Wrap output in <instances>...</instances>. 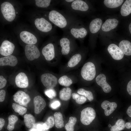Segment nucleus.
Returning a JSON list of instances; mask_svg holds the SVG:
<instances>
[{
	"label": "nucleus",
	"mask_w": 131,
	"mask_h": 131,
	"mask_svg": "<svg viewBox=\"0 0 131 131\" xmlns=\"http://www.w3.org/2000/svg\"><path fill=\"white\" fill-rule=\"evenodd\" d=\"M125 127L128 129L131 128V123L130 122H127L125 124Z\"/></svg>",
	"instance_id": "obj_46"
},
{
	"label": "nucleus",
	"mask_w": 131,
	"mask_h": 131,
	"mask_svg": "<svg viewBox=\"0 0 131 131\" xmlns=\"http://www.w3.org/2000/svg\"><path fill=\"white\" fill-rule=\"evenodd\" d=\"M101 106L104 110L105 115L108 116L111 114L116 108L117 105L115 102H110L108 100H105L101 103Z\"/></svg>",
	"instance_id": "obj_20"
},
{
	"label": "nucleus",
	"mask_w": 131,
	"mask_h": 131,
	"mask_svg": "<svg viewBox=\"0 0 131 131\" xmlns=\"http://www.w3.org/2000/svg\"><path fill=\"white\" fill-rule=\"evenodd\" d=\"M48 17L51 22L66 31L72 23L77 19L70 14L56 10L50 11Z\"/></svg>",
	"instance_id": "obj_1"
},
{
	"label": "nucleus",
	"mask_w": 131,
	"mask_h": 131,
	"mask_svg": "<svg viewBox=\"0 0 131 131\" xmlns=\"http://www.w3.org/2000/svg\"><path fill=\"white\" fill-rule=\"evenodd\" d=\"M77 121V119L75 117H70L68 122L66 124L65 126L66 131H74V126Z\"/></svg>",
	"instance_id": "obj_31"
},
{
	"label": "nucleus",
	"mask_w": 131,
	"mask_h": 131,
	"mask_svg": "<svg viewBox=\"0 0 131 131\" xmlns=\"http://www.w3.org/2000/svg\"><path fill=\"white\" fill-rule=\"evenodd\" d=\"M14 44L7 40L3 41L0 47V53L2 55L6 56L11 55L15 49Z\"/></svg>",
	"instance_id": "obj_15"
},
{
	"label": "nucleus",
	"mask_w": 131,
	"mask_h": 131,
	"mask_svg": "<svg viewBox=\"0 0 131 131\" xmlns=\"http://www.w3.org/2000/svg\"><path fill=\"white\" fill-rule=\"evenodd\" d=\"M34 112L36 114L40 113L46 105L44 99L40 96L35 97L33 99Z\"/></svg>",
	"instance_id": "obj_19"
},
{
	"label": "nucleus",
	"mask_w": 131,
	"mask_h": 131,
	"mask_svg": "<svg viewBox=\"0 0 131 131\" xmlns=\"http://www.w3.org/2000/svg\"><path fill=\"white\" fill-rule=\"evenodd\" d=\"M119 47L124 54L127 55H131V43L129 41L124 40L119 44Z\"/></svg>",
	"instance_id": "obj_25"
},
{
	"label": "nucleus",
	"mask_w": 131,
	"mask_h": 131,
	"mask_svg": "<svg viewBox=\"0 0 131 131\" xmlns=\"http://www.w3.org/2000/svg\"><path fill=\"white\" fill-rule=\"evenodd\" d=\"M127 90L129 94L131 96V80L127 84Z\"/></svg>",
	"instance_id": "obj_43"
},
{
	"label": "nucleus",
	"mask_w": 131,
	"mask_h": 131,
	"mask_svg": "<svg viewBox=\"0 0 131 131\" xmlns=\"http://www.w3.org/2000/svg\"><path fill=\"white\" fill-rule=\"evenodd\" d=\"M96 116L94 110L91 107H87L82 111L80 120L83 125H87L90 124L95 119Z\"/></svg>",
	"instance_id": "obj_6"
},
{
	"label": "nucleus",
	"mask_w": 131,
	"mask_h": 131,
	"mask_svg": "<svg viewBox=\"0 0 131 131\" xmlns=\"http://www.w3.org/2000/svg\"><path fill=\"white\" fill-rule=\"evenodd\" d=\"M12 108L14 111L18 113L19 115H22L25 114L27 111L26 108L20 105L13 103L12 105Z\"/></svg>",
	"instance_id": "obj_36"
},
{
	"label": "nucleus",
	"mask_w": 131,
	"mask_h": 131,
	"mask_svg": "<svg viewBox=\"0 0 131 131\" xmlns=\"http://www.w3.org/2000/svg\"><path fill=\"white\" fill-rule=\"evenodd\" d=\"M5 123L4 119L2 118H0V130L2 129L3 127L4 126Z\"/></svg>",
	"instance_id": "obj_44"
},
{
	"label": "nucleus",
	"mask_w": 131,
	"mask_h": 131,
	"mask_svg": "<svg viewBox=\"0 0 131 131\" xmlns=\"http://www.w3.org/2000/svg\"><path fill=\"white\" fill-rule=\"evenodd\" d=\"M71 97L72 98L75 100L76 102L78 104H83L87 100V98L75 92L72 93Z\"/></svg>",
	"instance_id": "obj_35"
},
{
	"label": "nucleus",
	"mask_w": 131,
	"mask_h": 131,
	"mask_svg": "<svg viewBox=\"0 0 131 131\" xmlns=\"http://www.w3.org/2000/svg\"><path fill=\"white\" fill-rule=\"evenodd\" d=\"M37 129L38 130L40 131H41V130H43L42 125L38 124L37 125Z\"/></svg>",
	"instance_id": "obj_47"
},
{
	"label": "nucleus",
	"mask_w": 131,
	"mask_h": 131,
	"mask_svg": "<svg viewBox=\"0 0 131 131\" xmlns=\"http://www.w3.org/2000/svg\"><path fill=\"white\" fill-rule=\"evenodd\" d=\"M6 95V92L4 90H1L0 91V101L3 102L4 100Z\"/></svg>",
	"instance_id": "obj_41"
},
{
	"label": "nucleus",
	"mask_w": 131,
	"mask_h": 131,
	"mask_svg": "<svg viewBox=\"0 0 131 131\" xmlns=\"http://www.w3.org/2000/svg\"><path fill=\"white\" fill-rule=\"evenodd\" d=\"M74 0H64L65 3H66V4H69L72 3Z\"/></svg>",
	"instance_id": "obj_48"
},
{
	"label": "nucleus",
	"mask_w": 131,
	"mask_h": 131,
	"mask_svg": "<svg viewBox=\"0 0 131 131\" xmlns=\"http://www.w3.org/2000/svg\"><path fill=\"white\" fill-rule=\"evenodd\" d=\"M74 77L70 75L64 74L61 75L58 79V83L60 85L68 87L71 85L73 82Z\"/></svg>",
	"instance_id": "obj_23"
},
{
	"label": "nucleus",
	"mask_w": 131,
	"mask_h": 131,
	"mask_svg": "<svg viewBox=\"0 0 131 131\" xmlns=\"http://www.w3.org/2000/svg\"><path fill=\"white\" fill-rule=\"evenodd\" d=\"M82 58V56L79 49L77 50L71 56L66 65V68L69 70L76 67L79 64Z\"/></svg>",
	"instance_id": "obj_12"
},
{
	"label": "nucleus",
	"mask_w": 131,
	"mask_h": 131,
	"mask_svg": "<svg viewBox=\"0 0 131 131\" xmlns=\"http://www.w3.org/2000/svg\"><path fill=\"white\" fill-rule=\"evenodd\" d=\"M46 95L51 99H53L56 96L55 91L53 89H48L45 92Z\"/></svg>",
	"instance_id": "obj_39"
},
{
	"label": "nucleus",
	"mask_w": 131,
	"mask_h": 131,
	"mask_svg": "<svg viewBox=\"0 0 131 131\" xmlns=\"http://www.w3.org/2000/svg\"><path fill=\"white\" fill-rule=\"evenodd\" d=\"M125 127L124 121L122 119L118 120L115 124L112 126L110 128L111 131H121L123 130Z\"/></svg>",
	"instance_id": "obj_33"
},
{
	"label": "nucleus",
	"mask_w": 131,
	"mask_h": 131,
	"mask_svg": "<svg viewBox=\"0 0 131 131\" xmlns=\"http://www.w3.org/2000/svg\"><path fill=\"white\" fill-rule=\"evenodd\" d=\"M107 50L112 58L116 60H119L123 58L124 54L117 45L111 44L108 47Z\"/></svg>",
	"instance_id": "obj_14"
},
{
	"label": "nucleus",
	"mask_w": 131,
	"mask_h": 131,
	"mask_svg": "<svg viewBox=\"0 0 131 131\" xmlns=\"http://www.w3.org/2000/svg\"><path fill=\"white\" fill-rule=\"evenodd\" d=\"M70 9L72 11L79 14L88 10L89 7L87 3L82 0H74L72 3L67 4Z\"/></svg>",
	"instance_id": "obj_8"
},
{
	"label": "nucleus",
	"mask_w": 131,
	"mask_h": 131,
	"mask_svg": "<svg viewBox=\"0 0 131 131\" xmlns=\"http://www.w3.org/2000/svg\"><path fill=\"white\" fill-rule=\"evenodd\" d=\"M20 36L21 40L27 44L34 45L37 41L36 37L33 34L27 31H23L21 32Z\"/></svg>",
	"instance_id": "obj_16"
},
{
	"label": "nucleus",
	"mask_w": 131,
	"mask_h": 131,
	"mask_svg": "<svg viewBox=\"0 0 131 131\" xmlns=\"http://www.w3.org/2000/svg\"><path fill=\"white\" fill-rule=\"evenodd\" d=\"M54 124V118L53 116L48 117L42 125L43 129L48 130L53 127Z\"/></svg>",
	"instance_id": "obj_37"
},
{
	"label": "nucleus",
	"mask_w": 131,
	"mask_h": 131,
	"mask_svg": "<svg viewBox=\"0 0 131 131\" xmlns=\"http://www.w3.org/2000/svg\"><path fill=\"white\" fill-rule=\"evenodd\" d=\"M13 100L19 105L27 107L28 104L31 100L29 95L25 92L21 90L17 91L13 96Z\"/></svg>",
	"instance_id": "obj_11"
},
{
	"label": "nucleus",
	"mask_w": 131,
	"mask_h": 131,
	"mask_svg": "<svg viewBox=\"0 0 131 131\" xmlns=\"http://www.w3.org/2000/svg\"><path fill=\"white\" fill-rule=\"evenodd\" d=\"M54 124L57 128H61L64 126V121L62 114L60 112H56L54 114Z\"/></svg>",
	"instance_id": "obj_28"
},
{
	"label": "nucleus",
	"mask_w": 131,
	"mask_h": 131,
	"mask_svg": "<svg viewBox=\"0 0 131 131\" xmlns=\"http://www.w3.org/2000/svg\"><path fill=\"white\" fill-rule=\"evenodd\" d=\"M126 113L129 116L131 117V105L128 108Z\"/></svg>",
	"instance_id": "obj_45"
},
{
	"label": "nucleus",
	"mask_w": 131,
	"mask_h": 131,
	"mask_svg": "<svg viewBox=\"0 0 131 131\" xmlns=\"http://www.w3.org/2000/svg\"><path fill=\"white\" fill-rule=\"evenodd\" d=\"M1 12L5 18L8 21H12L16 16L14 8L12 5L8 2L3 3L1 5Z\"/></svg>",
	"instance_id": "obj_5"
},
{
	"label": "nucleus",
	"mask_w": 131,
	"mask_h": 131,
	"mask_svg": "<svg viewBox=\"0 0 131 131\" xmlns=\"http://www.w3.org/2000/svg\"><path fill=\"white\" fill-rule=\"evenodd\" d=\"M51 1L50 0H36L35 4L38 7L46 8L49 6Z\"/></svg>",
	"instance_id": "obj_38"
},
{
	"label": "nucleus",
	"mask_w": 131,
	"mask_h": 131,
	"mask_svg": "<svg viewBox=\"0 0 131 131\" xmlns=\"http://www.w3.org/2000/svg\"><path fill=\"white\" fill-rule=\"evenodd\" d=\"M30 131H36V129H32Z\"/></svg>",
	"instance_id": "obj_50"
},
{
	"label": "nucleus",
	"mask_w": 131,
	"mask_h": 131,
	"mask_svg": "<svg viewBox=\"0 0 131 131\" xmlns=\"http://www.w3.org/2000/svg\"><path fill=\"white\" fill-rule=\"evenodd\" d=\"M18 119V117L14 115H11L8 116V123L7 127V129L8 130L11 131L14 130L15 124Z\"/></svg>",
	"instance_id": "obj_34"
},
{
	"label": "nucleus",
	"mask_w": 131,
	"mask_h": 131,
	"mask_svg": "<svg viewBox=\"0 0 131 131\" xmlns=\"http://www.w3.org/2000/svg\"><path fill=\"white\" fill-rule=\"evenodd\" d=\"M24 121L26 127L28 128H31L35 124V120L32 115L26 114L24 116Z\"/></svg>",
	"instance_id": "obj_29"
},
{
	"label": "nucleus",
	"mask_w": 131,
	"mask_h": 131,
	"mask_svg": "<svg viewBox=\"0 0 131 131\" xmlns=\"http://www.w3.org/2000/svg\"><path fill=\"white\" fill-rule=\"evenodd\" d=\"M18 62L17 58L14 56L10 55L0 58V66H16Z\"/></svg>",
	"instance_id": "obj_21"
},
{
	"label": "nucleus",
	"mask_w": 131,
	"mask_h": 131,
	"mask_svg": "<svg viewBox=\"0 0 131 131\" xmlns=\"http://www.w3.org/2000/svg\"><path fill=\"white\" fill-rule=\"evenodd\" d=\"M96 81L97 84L102 87L105 92L108 93L110 92L111 88L106 82L105 74H100L98 75L96 78Z\"/></svg>",
	"instance_id": "obj_17"
},
{
	"label": "nucleus",
	"mask_w": 131,
	"mask_h": 131,
	"mask_svg": "<svg viewBox=\"0 0 131 131\" xmlns=\"http://www.w3.org/2000/svg\"><path fill=\"white\" fill-rule=\"evenodd\" d=\"M34 24L37 28L42 32H49L52 29L51 23L43 17L36 19L34 21Z\"/></svg>",
	"instance_id": "obj_9"
},
{
	"label": "nucleus",
	"mask_w": 131,
	"mask_h": 131,
	"mask_svg": "<svg viewBox=\"0 0 131 131\" xmlns=\"http://www.w3.org/2000/svg\"><path fill=\"white\" fill-rule=\"evenodd\" d=\"M77 93L85 97L90 101L93 99L94 98L93 94L90 91L86 90L84 89L81 88L77 90Z\"/></svg>",
	"instance_id": "obj_32"
},
{
	"label": "nucleus",
	"mask_w": 131,
	"mask_h": 131,
	"mask_svg": "<svg viewBox=\"0 0 131 131\" xmlns=\"http://www.w3.org/2000/svg\"><path fill=\"white\" fill-rule=\"evenodd\" d=\"M129 29L130 33L131 34V23H130L129 26Z\"/></svg>",
	"instance_id": "obj_49"
},
{
	"label": "nucleus",
	"mask_w": 131,
	"mask_h": 131,
	"mask_svg": "<svg viewBox=\"0 0 131 131\" xmlns=\"http://www.w3.org/2000/svg\"><path fill=\"white\" fill-rule=\"evenodd\" d=\"M7 83V81L5 78L2 75L0 76V89L4 87Z\"/></svg>",
	"instance_id": "obj_40"
},
{
	"label": "nucleus",
	"mask_w": 131,
	"mask_h": 131,
	"mask_svg": "<svg viewBox=\"0 0 131 131\" xmlns=\"http://www.w3.org/2000/svg\"><path fill=\"white\" fill-rule=\"evenodd\" d=\"M60 104V103L59 101H56L53 102L51 104V106L52 108L55 109L59 107Z\"/></svg>",
	"instance_id": "obj_42"
},
{
	"label": "nucleus",
	"mask_w": 131,
	"mask_h": 131,
	"mask_svg": "<svg viewBox=\"0 0 131 131\" xmlns=\"http://www.w3.org/2000/svg\"><path fill=\"white\" fill-rule=\"evenodd\" d=\"M74 39L81 41L87 34L86 29L82 26L79 20H75L70 25L66 31Z\"/></svg>",
	"instance_id": "obj_3"
},
{
	"label": "nucleus",
	"mask_w": 131,
	"mask_h": 131,
	"mask_svg": "<svg viewBox=\"0 0 131 131\" xmlns=\"http://www.w3.org/2000/svg\"><path fill=\"white\" fill-rule=\"evenodd\" d=\"M58 79L54 75L50 73H45L41 77L42 83L48 89H53L58 83Z\"/></svg>",
	"instance_id": "obj_7"
},
{
	"label": "nucleus",
	"mask_w": 131,
	"mask_h": 131,
	"mask_svg": "<svg viewBox=\"0 0 131 131\" xmlns=\"http://www.w3.org/2000/svg\"><path fill=\"white\" fill-rule=\"evenodd\" d=\"M118 23V20L116 19H108L103 24L102 29L104 32L109 31L115 28L117 26Z\"/></svg>",
	"instance_id": "obj_22"
},
{
	"label": "nucleus",
	"mask_w": 131,
	"mask_h": 131,
	"mask_svg": "<svg viewBox=\"0 0 131 131\" xmlns=\"http://www.w3.org/2000/svg\"><path fill=\"white\" fill-rule=\"evenodd\" d=\"M72 93V90L69 87L64 88L59 91V98L63 101H68L70 99Z\"/></svg>",
	"instance_id": "obj_26"
},
{
	"label": "nucleus",
	"mask_w": 131,
	"mask_h": 131,
	"mask_svg": "<svg viewBox=\"0 0 131 131\" xmlns=\"http://www.w3.org/2000/svg\"><path fill=\"white\" fill-rule=\"evenodd\" d=\"M25 52L26 58L30 61L38 58L40 55L39 50L34 45L27 44L25 47Z\"/></svg>",
	"instance_id": "obj_10"
},
{
	"label": "nucleus",
	"mask_w": 131,
	"mask_h": 131,
	"mask_svg": "<svg viewBox=\"0 0 131 131\" xmlns=\"http://www.w3.org/2000/svg\"><path fill=\"white\" fill-rule=\"evenodd\" d=\"M15 82L17 87L21 88H25L28 87L29 82L26 75L23 72L18 74L15 78Z\"/></svg>",
	"instance_id": "obj_18"
},
{
	"label": "nucleus",
	"mask_w": 131,
	"mask_h": 131,
	"mask_svg": "<svg viewBox=\"0 0 131 131\" xmlns=\"http://www.w3.org/2000/svg\"><path fill=\"white\" fill-rule=\"evenodd\" d=\"M121 14L123 16H127L131 13V0H126L123 4L120 10Z\"/></svg>",
	"instance_id": "obj_27"
},
{
	"label": "nucleus",
	"mask_w": 131,
	"mask_h": 131,
	"mask_svg": "<svg viewBox=\"0 0 131 131\" xmlns=\"http://www.w3.org/2000/svg\"></svg>",
	"instance_id": "obj_51"
},
{
	"label": "nucleus",
	"mask_w": 131,
	"mask_h": 131,
	"mask_svg": "<svg viewBox=\"0 0 131 131\" xmlns=\"http://www.w3.org/2000/svg\"><path fill=\"white\" fill-rule=\"evenodd\" d=\"M42 53L46 60L51 61L53 59L56 55V48L54 44H47L42 48Z\"/></svg>",
	"instance_id": "obj_13"
},
{
	"label": "nucleus",
	"mask_w": 131,
	"mask_h": 131,
	"mask_svg": "<svg viewBox=\"0 0 131 131\" xmlns=\"http://www.w3.org/2000/svg\"><path fill=\"white\" fill-rule=\"evenodd\" d=\"M102 24L101 19L99 18H95L90 22L89 25L90 32L92 34H95L100 29Z\"/></svg>",
	"instance_id": "obj_24"
},
{
	"label": "nucleus",
	"mask_w": 131,
	"mask_h": 131,
	"mask_svg": "<svg viewBox=\"0 0 131 131\" xmlns=\"http://www.w3.org/2000/svg\"><path fill=\"white\" fill-rule=\"evenodd\" d=\"M96 74V68L94 64L91 62L85 63L80 71V75L83 79L91 81L95 77Z\"/></svg>",
	"instance_id": "obj_4"
},
{
	"label": "nucleus",
	"mask_w": 131,
	"mask_h": 131,
	"mask_svg": "<svg viewBox=\"0 0 131 131\" xmlns=\"http://www.w3.org/2000/svg\"><path fill=\"white\" fill-rule=\"evenodd\" d=\"M66 34L59 41L60 51L63 55L71 56L77 50V46L75 39L68 33Z\"/></svg>",
	"instance_id": "obj_2"
},
{
	"label": "nucleus",
	"mask_w": 131,
	"mask_h": 131,
	"mask_svg": "<svg viewBox=\"0 0 131 131\" xmlns=\"http://www.w3.org/2000/svg\"><path fill=\"white\" fill-rule=\"evenodd\" d=\"M123 0H105L104 3L107 7L113 8L117 7L121 5L123 2Z\"/></svg>",
	"instance_id": "obj_30"
}]
</instances>
